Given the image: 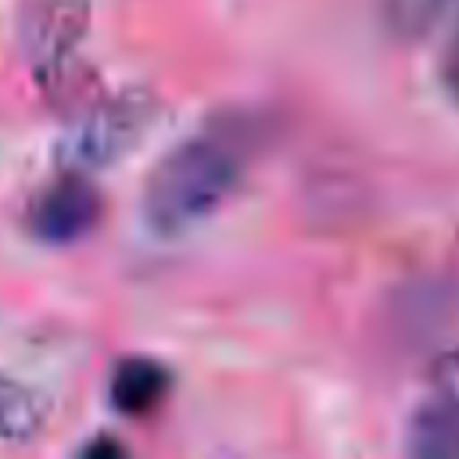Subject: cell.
Wrapping results in <instances>:
<instances>
[{
  "label": "cell",
  "mask_w": 459,
  "mask_h": 459,
  "mask_svg": "<svg viewBox=\"0 0 459 459\" xmlns=\"http://www.w3.org/2000/svg\"><path fill=\"white\" fill-rule=\"evenodd\" d=\"M459 7V0H441V11H455Z\"/></svg>",
  "instance_id": "cell-11"
},
{
  "label": "cell",
  "mask_w": 459,
  "mask_h": 459,
  "mask_svg": "<svg viewBox=\"0 0 459 459\" xmlns=\"http://www.w3.org/2000/svg\"><path fill=\"white\" fill-rule=\"evenodd\" d=\"M237 179V154L212 136H194L154 165L143 186V219L154 233H183L208 219L233 194Z\"/></svg>",
  "instance_id": "cell-1"
},
{
  "label": "cell",
  "mask_w": 459,
  "mask_h": 459,
  "mask_svg": "<svg viewBox=\"0 0 459 459\" xmlns=\"http://www.w3.org/2000/svg\"><path fill=\"white\" fill-rule=\"evenodd\" d=\"M441 79H445V90L452 93V100L459 104V36L452 39V47L445 50V61H441Z\"/></svg>",
  "instance_id": "cell-9"
},
{
  "label": "cell",
  "mask_w": 459,
  "mask_h": 459,
  "mask_svg": "<svg viewBox=\"0 0 459 459\" xmlns=\"http://www.w3.org/2000/svg\"><path fill=\"white\" fill-rule=\"evenodd\" d=\"M405 448L420 459H459V405L448 398L427 402L409 420Z\"/></svg>",
  "instance_id": "cell-6"
},
{
  "label": "cell",
  "mask_w": 459,
  "mask_h": 459,
  "mask_svg": "<svg viewBox=\"0 0 459 459\" xmlns=\"http://www.w3.org/2000/svg\"><path fill=\"white\" fill-rule=\"evenodd\" d=\"M434 384H437V394L441 398H448L452 405H459V348L445 351L434 362Z\"/></svg>",
  "instance_id": "cell-8"
},
{
  "label": "cell",
  "mask_w": 459,
  "mask_h": 459,
  "mask_svg": "<svg viewBox=\"0 0 459 459\" xmlns=\"http://www.w3.org/2000/svg\"><path fill=\"white\" fill-rule=\"evenodd\" d=\"M97 452H115V455H122V445H115V441H93V445L82 448V455H97Z\"/></svg>",
  "instance_id": "cell-10"
},
{
  "label": "cell",
  "mask_w": 459,
  "mask_h": 459,
  "mask_svg": "<svg viewBox=\"0 0 459 459\" xmlns=\"http://www.w3.org/2000/svg\"><path fill=\"white\" fill-rule=\"evenodd\" d=\"M151 118H154V108L143 93H122L111 100H100L97 108L79 115V122L61 140V161L79 172L104 169L136 147Z\"/></svg>",
  "instance_id": "cell-2"
},
{
  "label": "cell",
  "mask_w": 459,
  "mask_h": 459,
  "mask_svg": "<svg viewBox=\"0 0 459 459\" xmlns=\"http://www.w3.org/2000/svg\"><path fill=\"white\" fill-rule=\"evenodd\" d=\"M169 387H172V377L161 362L133 355V359H122L111 373V405L126 416H140V412H151L169 394Z\"/></svg>",
  "instance_id": "cell-5"
},
{
  "label": "cell",
  "mask_w": 459,
  "mask_h": 459,
  "mask_svg": "<svg viewBox=\"0 0 459 459\" xmlns=\"http://www.w3.org/2000/svg\"><path fill=\"white\" fill-rule=\"evenodd\" d=\"M43 423L47 398L36 387L0 373V441H29L43 430Z\"/></svg>",
  "instance_id": "cell-7"
},
{
  "label": "cell",
  "mask_w": 459,
  "mask_h": 459,
  "mask_svg": "<svg viewBox=\"0 0 459 459\" xmlns=\"http://www.w3.org/2000/svg\"><path fill=\"white\" fill-rule=\"evenodd\" d=\"M100 219V194L86 172L68 169L29 208V226L47 244H72L86 237Z\"/></svg>",
  "instance_id": "cell-4"
},
{
  "label": "cell",
  "mask_w": 459,
  "mask_h": 459,
  "mask_svg": "<svg viewBox=\"0 0 459 459\" xmlns=\"http://www.w3.org/2000/svg\"><path fill=\"white\" fill-rule=\"evenodd\" d=\"M90 25V0H25L18 43L39 79H54Z\"/></svg>",
  "instance_id": "cell-3"
}]
</instances>
